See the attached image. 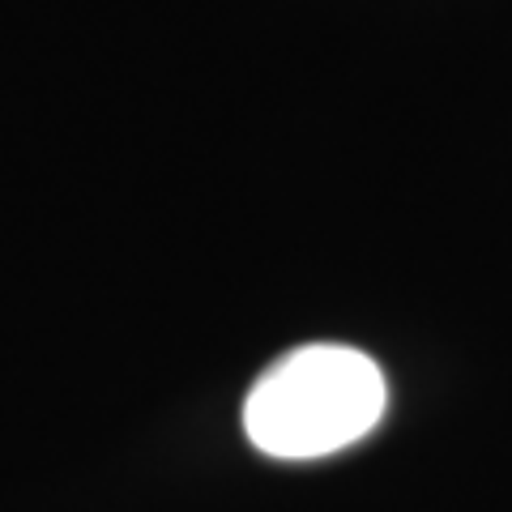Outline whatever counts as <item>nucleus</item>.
I'll return each mask as SVG.
<instances>
[{
	"label": "nucleus",
	"instance_id": "1",
	"mask_svg": "<svg viewBox=\"0 0 512 512\" xmlns=\"http://www.w3.org/2000/svg\"><path fill=\"white\" fill-rule=\"evenodd\" d=\"M384 376L355 346L312 342L269 363L244 402L252 448L278 461H312L359 444L384 419Z\"/></svg>",
	"mask_w": 512,
	"mask_h": 512
}]
</instances>
